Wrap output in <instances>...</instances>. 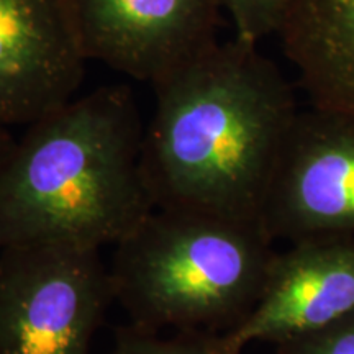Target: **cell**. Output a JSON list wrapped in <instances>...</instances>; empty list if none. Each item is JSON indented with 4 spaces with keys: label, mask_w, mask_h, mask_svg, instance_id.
I'll list each match as a JSON object with an SVG mask.
<instances>
[{
    "label": "cell",
    "mask_w": 354,
    "mask_h": 354,
    "mask_svg": "<svg viewBox=\"0 0 354 354\" xmlns=\"http://www.w3.org/2000/svg\"><path fill=\"white\" fill-rule=\"evenodd\" d=\"M113 297L100 250H0V354H91Z\"/></svg>",
    "instance_id": "277c9868"
},
{
    "label": "cell",
    "mask_w": 354,
    "mask_h": 354,
    "mask_svg": "<svg viewBox=\"0 0 354 354\" xmlns=\"http://www.w3.org/2000/svg\"><path fill=\"white\" fill-rule=\"evenodd\" d=\"M272 243L254 221L154 209L115 245V302L135 328L221 335L258 302Z\"/></svg>",
    "instance_id": "3957f363"
},
{
    "label": "cell",
    "mask_w": 354,
    "mask_h": 354,
    "mask_svg": "<svg viewBox=\"0 0 354 354\" xmlns=\"http://www.w3.org/2000/svg\"><path fill=\"white\" fill-rule=\"evenodd\" d=\"M110 354H228L220 335L207 331H176L169 338L135 326L123 325L115 331Z\"/></svg>",
    "instance_id": "30bf717a"
},
{
    "label": "cell",
    "mask_w": 354,
    "mask_h": 354,
    "mask_svg": "<svg viewBox=\"0 0 354 354\" xmlns=\"http://www.w3.org/2000/svg\"><path fill=\"white\" fill-rule=\"evenodd\" d=\"M15 141L17 140L10 135L8 128L0 127V165H2V162L7 159L8 154L12 153L13 146H15Z\"/></svg>",
    "instance_id": "4fadbf2b"
},
{
    "label": "cell",
    "mask_w": 354,
    "mask_h": 354,
    "mask_svg": "<svg viewBox=\"0 0 354 354\" xmlns=\"http://www.w3.org/2000/svg\"><path fill=\"white\" fill-rule=\"evenodd\" d=\"M271 238L289 243L354 234V118L300 110L261 214Z\"/></svg>",
    "instance_id": "5b68a950"
},
{
    "label": "cell",
    "mask_w": 354,
    "mask_h": 354,
    "mask_svg": "<svg viewBox=\"0 0 354 354\" xmlns=\"http://www.w3.org/2000/svg\"><path fill=\"white\" fill-rule=\"evenodd\" d=\"M128 86L74 97L26 127L0 165V250L117 245L156 209Z\"/></svg>",
    "instance_id": "7a4b0ae2"
},
{
    "label": "cell",
    "mask_w": 354,
    "mask_h": 354,
    "mask_svg": "<svg viewBox=\"0 0 354 354\" xmlns=\"http://www.w3.org/2000/svg\"><path fill=\"white\" fill-rule=\"evenodd\" d=\"M277 354H354V312L300 338L277 344Z\"/></svg>",
    "instance_id": "7c38bea8"
},
{
    "label": "cell",
    "mask_w": 354,
    "mask_h": 354,
    "mask_svg": "<svg viewBox=\"0 0 354 354\" xmlns=\"http://www.w3.org/2000/svg\"><path fill=\"white\" fill-rule=\"evenodd\" d=\"M218 3L232 20L234 37L261 43L279 33L294 0H218Z\"/></svg>",
    "instance_id": "8fae6325"
},
{
    "label": "cell",
    "mask_w": 354,
    "mask_h": 354,
    "mask_svg": "<svg viewBox=\"0 0 354 354\" xmlns=\"http://www.w3.org/2000/svg\"><path fill=\"white\" fill-rule=\"evenodd\" d=\"M141 169L156 209L254 221L299 117L294 87L259 43L218 41L151 86Z\"/></svg>",
    "instance_id": "6da1fadb"
},
{
    "label": "cell",
    "mask_w": 354,
    "mask_h": 354,
    "mask_svg": "<svg viewBox=\"0 0 354 354\" xmlns=\"http://www.w3.org/2000/svg\"><path fill=\"white\" fill-rule=\"evenodd\" d=\"M87 61L69 0H0V127L68 104Z\"/></svg>",
    "instance_id": "ba28073f"
},
{
    "label": "cell",
    "mask_w": 354,
    "mask_h": 354,
    "mask_svg": "<svg viewBox=\"0 0 354 354\" xmlns=\"http://www.w3.org/2000/svg\"><path fill=\"white\" fill-rule=\"evenodd\" d=\"M88 61L153 84L218 41V0H69Z\"/></svg>",
    "instance_id": "8992f818"
},
{
    "label": "cell",
    "mask_w": 354,
    "mask_h": 354,
    "mask_svg": "<svg viewBox=\"0 0 354 354\" xmlns=\"http://www.w3.org/2000/svg\"><path fill=\"white\" fill-rule=\"evenodd\" d=\"M354 312V234L312 236L274 254L258 302L220 335L228 354L251 343L281 344Z\"/></svg>",
    "instance_id": "52a82bcc"
},
{
    "label": "cell",
    "mask_w": 354,
    "mask_h": 354,
    "mask_svg": "<svg viewBox=\"0 0 354 354\" xmlns=\"http://www.w3.org/2000/svg\"><path fill=\"white\" fill-rule=\"evenodd\" d=\"M277 37L308 104L354 118V0H294Z\"/></svg>",
    "instance_id": "9c48e42d"
}]
</instances>
